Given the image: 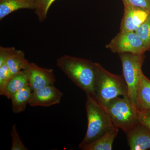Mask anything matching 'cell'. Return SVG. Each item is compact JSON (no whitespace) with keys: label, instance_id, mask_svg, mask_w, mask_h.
<instances>
[{"label":"cell","instance_id":"1","mask_svg":"<svg viewBox=\"0 0 150 150\" xmlns=\"http://www.w3.org/2000/svg\"><path fill=\"white\" fill-rule=\"evenodd\" d=\"M58 68L86 93L94 94L96 63L87 59L65 55L56 61Z\"/></svg>","mask_w":150,"mask_h":150},{"label":"cell","instance_id":"2","mask_svg":"<svg viewBox=\"0 0 150 150\" xmlns=\"http://www.w3.org/2000/svg\"><path fill=\"white\" fill-rule=\"evenodd\" d=\"M86 95L87 129L83 140L79 145L81 149L99 139L115 126L105 107L98 101L93 95Z\"/></svg>","mask_w":150,"mask_h":150},{"label":"cell","instance_id":"3","mask_svg":"<svg viewBox=\"0 0 150 150\" xmlns=\"http://www.w3.org/2000/svg\"><path fill=\"white\" fill-rule=\"evenodd\" d=\"M97 75L94 96L105 107L111 100L128 96V87L123 75H115L96 63Z\"/></svg>","mask_w":150,"mask_h":150},{"label":"cell","instance_id":"4","mask_svg":"<svg viewBox=\"0 0 150 150\" xmlns=\"http://www.w3.org/2000/svg\"><path fill=\"white\" fill-rule=\"evenodd\" d=\"M105 107L114 125L126 134L140 122L139 111L128 96L111 100Z\"/></svg>","mask_w":150,"mask_h":150},{"label":"cell","instance_id":"5","mask_svg":"<svg viewBox=\"0 0 150 150\" xmlns=\"http://www.w3.org/2000/svg\"><path fill=\"white\" fill-rule=\"evenodd\" d=\"M122 64L123 76L128 87V96L137 108V98L142 67L146 56L145 54L131 53L118 54Z\"/></svg>","mask_w":150,"mask_h":150},{"label":"cell","instance_id":"6","mask_svg":"<svg viewBox=\"0 0 150 150\" xmlns=\"http://www.w3.org/2000/svg\"><path fill=\"white\" fill-rule=\"evenodd\" d=\"M112 53L144 54L146 50L136 32L118 33L105 46Z\"/></svg>","mask_w":150,"mask_h":150},{"label":"cell","instance_id":"7","mask_svg":"<svg viewBox=\"0 0 150 150\" xmlns=\"http://www.w3.org/2000/svg\"><path fill=\"white\" fill-rule=\"evenodd\" d=\"M26 76L32 91L48 85H54L56 78L52 69L43 68L35 63H29L22 71Z\"/></svg>","mask_w":150,"mask_h":150},{"label":"cell","instance_id":"8","mask_svg":"<svg viewBox=\"0 0 150 150\" xmlns=\"http://www.w3.org/2000/svg\"><path fill=\"white\" fill-rule=\"evenodd\" d=\"M123 11L121 32H136L150 15L149 10L132 6L124 5Z\"/></svg>","mask_w":150,"mask_h":150},{"label":"cell","instance_id":"9","mask_svg":"<svg viewBox=\"0 0 150 150\" xmlns=\"http://www.w3.org/2000/svg\"><path fill=\"white\" fill-rule=\"evenodd\" d=\"M63 94L54 85L32 91L28 105L32 107H48L59 104Z\"/></svg>","mask_w":150,"mask_h":150},{"label":"cell","instance_id":"10","mask_svg":"<svg viewBox=\"0 0 150 150\" xmlns=\"http://www.w3.org/2000/svg\"><path fill=\"white\" fill-rule=\"evenodd\" d=\"M131 150L150 149V130L139 123L126 134Z\"/></svg>","mask_w":150,"mask_h":150},{"label":"cell","instance_id":"11","mask_svg":"<svg viewBox=\"0 0 150 150\" xmlns=\"http://www.w3.org/2000/svg\"><path fill=\"white\" fill-rule=\"evenodd\" d=\"M137 108L139 112L150 110V80L143 72L138 86Z\"/></svg>","mask_w":150,"mask_h":150},{"label":"cell","instance_id":"12","mask_svg":"<svg viewBox=\"0 0 150 150\" xmlns=\"http://www.w3.org/2000/svg\"><path fill=\"white\" fill-rule=\"evenodd\" d=\"M36 0H0V20L22 9L35 10Z\"/></svg>","mask_w":150,"mask_h":150},{"label":"cell","instance_id":"13","mask_svg":"<svg viewBox=\"0 0 150 150\" xmlns=\"http://www.w3.org/2000/svg\"><path fill=\"white\" fill-rule=\"evenodd\" d=\"M29 63L25 59L23 51L16 50L14 47H10L7 63L13 76L24 70Z\"/></svg>","mask_w":150,"mask_h":150},{"label":"cell","instance_id":"14","mask_svg":"<svg viewBox=\"0 0 150 150\" xmlns=\"http://www.w3.org/2000/svg\"><path fill=\"white\" fill-rule=\"evenodd\" d=\"M119 128L114 126L99 139L81 149L82 150H111L114 140L118 135Z\"/></svg>","mask_w":150,"mask_h":150},{"label":"cell","instance_id":"15","mask_svg":"<svg viewBox=\"0 0 150 150\" xmlns=\"http://www.w3.org/2000/svg\"><path fill=\"white\" fill-rule=\"evenodd\" d=\"M32 92V89L28 86L14 94L11 98L12 110L14 113L17 114L25 110Z\"/></svg>","mask_w":150,"mask_h":150},{"label":"cell","instance_id":"16","mask_svg":"<svg viewBox=\"0 0 150 150\" xmlns=\"http://www.w3.org/2000/svg\"><path fill=\"white\" fill-rule=\"evenodd\" d=\"M28 86L29 84L27 77L21 71L11 78L4 90L2 96L11 99L14 94Z\"/></svg>","mask_w":150,"mask_h":150},{"label":"cell","instance_id":"17","mask_svg":"<svg viewBox=\"0 0 150 150\" xmlns=\"http://www.w3.org/2000/svg\"><path fill=\"white\" fill-rule=\"evenodd\" d=\"M9 51V47H0V95L3 92L7 84L13 76L12 75L7 63V58Z\"/></svg>","mask_w":150,"mask_h":150},{"label":"cell","instance_id":"18","mask_svg":"<svg viewBox=\"0 0 150 150\" xmlns=\"http://www.w3.org/2000/svg\"><path fill=\"white\" fill-rule=\"evenodd\" d=\"M55 1L36 0V6L34 10L38 20L40 22H43L46 20L49 8Z\"/></svg>","mask_w":150,"mask_h":150},{"label":"cell","instance_id":"19","mask_svg":"<svg viewBox=\"0 0 150 150\" xmlns=\"http://www.w3.org/2000/svg\"><path fill=\"white\" fill-rule=\"evenodd\" d=\"M147 51H150V15L147 19L136 30Z\"/></svg>","mask_w":150,"mask_h":150},{"label":"cell","instance_id":"20","mask_svg":"<svg viewBox=\"0 0 150 150\" xmlns=\"http://www.w3.org/2000/svg\"><path fill=\"white\" fill-rule=\"evenodd\" d=\"M11 150H27L28 149L23 144L17 129L16 124H14L12 127L11 131Z\"/></svg>","mask_w":150,"mask_h":150},{"label":"cell","instance_id":"21","mask_svg":"<svg viewBox=\"0 0 150 150\" xmlns=\"http://www.w3.org/2000/svg\"><path fill=\"white\" fill-rule=\"evenodd\" d=\"M124 5H130L150 11V0H121Z\"/></svg>","mask_w":150,"mask_h":150},{"label":"cell","instance_id":"22","mask_svg":"<svg viewBox=\"0 0 150 150\" xmlns=\"http://www.w3.org/2000/svg\"><path fill=\"white\" fill-rule=\"evenodd\" d=\"M139 115L140 123L150 130V110L139 111Z\"/></svg>","mask_w":150,"mask_h":150}]
</instances>
